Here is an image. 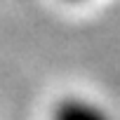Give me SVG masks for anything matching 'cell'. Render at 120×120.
Returning <instances> with one entry per match:
<instances>
[{
  "instance_id": "cell-1",
  "label": "cell",
  "mask_w": 120,
  "mask_h": 120,
  "mask_svg": "<svg viewBox=\"0 0 120 120\" xmlns=\"http://www.w3.org/2000/svg\"><path fill=\"white\" fill-rule=\"evenodd\" d=\"M52 120H111L108 111L82 97H66L52 108Z\"/></svg>"
}]
</instances>
